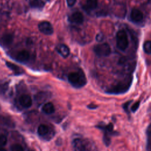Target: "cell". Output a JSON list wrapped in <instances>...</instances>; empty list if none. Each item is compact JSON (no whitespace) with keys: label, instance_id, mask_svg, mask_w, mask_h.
<instances>
[{"label":"cell","instance_id":"obj_1","mask_svg":"<svg viewBox=\"0 0 151 151\" xmlns=\"http://www.w3.org/2000/svg\"><path fill=\"white\" fill-rule=\"evenodd\" d=\"M132 82L131 75H127L122 80L118 81L117 83L109 87L106 92L109 94H119L126 92L130 88Z\"/></svg>","mask_w":151,"mask_h":151},{"label":"cell","instance_id":"obj_2","mask_svg":"<svg viewBox=\"0 0 151 151\" xmlns=\"http://www.w3.org/2000/svg\"><path fill=\"white\" fill-rule=\"evenodd\" d=\"M69 83L74 87L80 88L87 83V79L85 74L81 70L72 72L68 76Z\"/></svg>","mask_w":151,"mask_h":151},{"label":"cell","instance_id":"obj_3","mask_svg":"<svg viewBox=\"0 0 151 151\" xmlns=\"http://www.w3.org/2000/svg\"><path fill=\"white\" fill-rule=\"evenodd\" d=\"M129 45V41L126 32L124 30H119L116 34V45L121 51L126 50Z\"/></svg>","mask_w":151,"mask_h":151},{"label":"cell","instance_id":"obj_4","mask_svg":"<svg viewBox=\"0 0 151 151\" xmlns=\"http://www.w3.org/2000/svg\"><path fill=\"white\" fill-rule=\"evenodd\" d=\"M94 52L99 57H107L111 53L110 45L107 43L99 44L94 46Z\"/></svg>","mask_w":151,"mask_h":151},{"label":"cell","instance_id":"obj_5","mask_svg":"<svg viewBox=\"0 0 151 151\" xmlns=\"http://www.w3.org/2000/svg\"><path fill=\"white\" fill-rule=\"evenodd\" d=\"M39 30L45 35H51L53 32V27L50 22L48 21H42L38 24Z\"/></svg>","mask_w":151,"mask_h":151},{"label":"cell","instance_id":"obj_6","mask_svg":"<svg viewBox=\"0 0 151 151\" xmlns=\"http://www.w3.org/2000/svg\"><path fill=\"white\" fill-rule=\"evenodd\" d=\"M68 20L71 23L76 24H81L84 21V16L80 12L76 11L71 14L68 17Z\"/></svg>","mask_w":151,"mask_h":151},{"label":"cell","instance_id":"obj_7","mask_svg":"<svg viewBox=\"0 0 151 151\" xmlns=\"http://www.w3.org/2000/svg\"><path fill=\"white\" fill-rule=\"evenodd\" d=\"M143 18V13L138 9H133L130 12V19L134 22H139Z\"/></svg>","mask_w":151,"mask_h":151},{"label":"cell","instance_id":"obj_8","mask_svg":"<svg viewBox=\"0 0 151 151\" xmlns=\"http://www.w3.org/2000/svg\"><path fill=\"white\" fill-rule=\"evenodd\" d=\"M19 104L25 108L30 107L32 104V99L30 96L28 94H22L19 99Z\"/></svg>","mask_w":151,"mask_h":151},{"label":"cell","instance_id":"obj_9","mask_svg":"<svg viewBox=\"0 0 151 151\" xmlns=\"http://www.w3.org/2000/svg\"><path fill=\"white\" fill-rule=\"evenodd\" d=\"M56 50L63 57L67 58L70 54V49L65 44H60L56 47Z\"/></svg>","mask_w":151,"mask_h":151},{"label":"cell","instance_id":"obj_10","mask_svg":"<svg viewBox=\"0 0 151 151\" xmlns=\"http://www.w3.org/2000/svg\"><path fill=\"white\" fill-rule=\"evenodd\" d=\"M30 57L29 53L26 50H22L19 51L16 55V59L19 62H26Z\"/></svg>","mask_w":151,"mask_h":151},{"label":"cell","instance_id":"obj_11","mask_svg":"<svg viewBox=\"0 0 151 151\" xmlns=\"http://www.w3.org/2000/svg\"><path fill=\"white\" fill-rule=\"evenodd\" d=\"M13 39H14L13 35L10 33H7L2 35V37L0 39V41L1 42H2L3 45H8L12 42Z\"/></svg>","mask_w":151,"mask_h":151},{"label":"cell","instance_id":"obj_12","mask_svg":"<svg viewBox=\"0 0 151 151\" xmlns=\"http://www.w3.org/2000/svg\"><path fill=\"white\" fill-rule=\"evenodd\" d=\"M42 110L45 114H50L54 112L55 108H54V106L52 103L48 102V103H45L43 105V106L42 107Z\"/></svg>","mask_w":151,"mask_h":151},{"label":"cell","instance_id":"obj_13","mask_svg":"<svg viewBox=\"0 0 151 151\" xmlns=\"http://www.w3.org/2000/svg\"><path fill=\"white\" fill-rule=\"evenodd\" d=\"M97 0H87L84 5V8L87 10H93L97 6Z\"/></svg>","mask_w":151,"mask_h":151},{"label":"cell","instance_id":"obj_14","mask_svg":"<svg viewBox=\"0 0 151 151\" xmlns=\"http://www.w3.org/2000/svg\"><path fill=\"white\" fill-rule=\"evenodd\" d=\"M49 127L46 124H40L37 129L38 134L41 136H44L49 132Z\"/></svg>","mask_w":151,"mask_h":151},{"label":"cell","instance_id":"obj_15","mask_svg":"<svg viewBox=\"0 0 151 151\" xmlns=\"http://www.w3.org/2000/svg\"><path fill=\"white\" fill-rule=\"evenodd\" d=\"M29 4L34 8H41L44 6V2L42 0H29Z\"/></svg>","mask_w":151,"mask_h":151},{"label":"cell","instance_id":"obj_16","mask_svg":"<svg viewBox=\"0 0 151 151\" xmlns=\"http://www.w3.org/2000/svg\"><path fill=\"white\" fill-rule=\"evenodd\" d=\"M6 65L8 68H9L11 70H12L15 73H21V68L19 67L18 65H15L14 63H12L9 62V61H6Z\"/></svg>","mask_w":151,"mask_h":151},{"label":"cell","instance_id":"obj_17","mask_svg":"<svg viewBox=\"0 0 151 151\" xmlns=\"http://www.w3.org/2000/svg\"><path fill=\"white\" fill-rule=\"evenodd\" d=\"M143 48L145 53L151 54V41L148 40L145 41L143 44Z\"/></svg>","mask_w":151,"mask_h":151},{"label":"cell","instance_id":"obj_18","mask_svg":"<svg viewBox=\"0 0 151 151\" xmlns=\"http://www.w3.org/2000/svg\"><path fill=\"white\" fill-rule=\"evenodd\" d=\"M11 151H25L23 147L18 143L12 145L11 146Z\"/></svg>","mask_w":151,"mask_h":151},{"label":"cell","instance_id":"obj_19","mask_svg":"<svg viewBox=\"0 0 151 151\" xmlns=\"http://www.w3.org/2000/svg\"><path fill=\"white\" fill-rule=\"evenodd\" d=\"M7 142V137L4 134L0 135V147L4 146Z\"/></svg>","mask_w":151,"mask_h":151},{"label":"cell","instance_id":"obj_20","mask_svg":"<svg viewBox=\"0 0 151 151\" xmlns=\"http://www.w3.org/2000/svg\"><path fill=\"white\" fill-rule=\"evenodd\" d=\"M140 106V102L139 101H137L135 103H134L132 106V108H131V110L133 112H135L139 108Z\"/></svg>","mask_w":151,"mask_h":151},{"label":"cell","instance_id":"obj_21","mask_svg":"<svg viewBox=\"0 0 151 151\" xmlns=\"http://www.w3.org/2000/svg\"><path fill=\"white\" fill-rule=\"evenodd\" d=\"M131 101H127L126 103H125L123 105V107L124 110L126 112H127V113H129V111H128V107H129V104H130Z\"/></svg>","mask_w":151,"mask_h":151},{"label":"cell","instance_id":"obj_22","mask_svg":"<svg viewBox=\"0 0 151 151\" xmlns=\"http://www.w3.org/2000/svg\"><path fill=\"white\" fill-rule=\"evenodd\" d=\"M76 2V0H67V3L68 6L71 7L74 5Z\"/></svg>","mask_w":151,"mask_h":151},{"label":"cell","instance_id":"obj_23","mask_svg":"<svg viewBox=\"0 0 151 151\" xmlns=\"http://www.w3.org/2000/svg\"><path fill=\"white\" fill-rule=\"evenodd\" d=\"M103 38H104L103 35L101 33H99L96 36V40L99 42H100L103 40Z\"/></svg>","mask_w":151,"mask_h":151},{"label":"cell","instance_id":"obj_24","mask_svg":"<svg viewBox=\"0 0 151 151\" xmlns=\"http://www.w3.org/2000/svg\"><path fill=\"white\" fill-rule=\"evenodd\" d=\"M87 107H88L89 109H96V108L97 107V105H95V104H90L88 105Z\"/></svg>","mask_w":151,"mask_h":151},{"label":"cell","instance_id":"obj_25","mask_svg":"<svg viewBox=\"0 0 151 151\" xmlns=\"http://www.w3.org/2000/svg\"><path fill=\"white\" fill-rule=\"evenodd\" d=\"M0 151H6V150L3 148H0Z\"/></svg>","mask_w":151,"mask_h":151},{"label":"cell","instance_id":"obj_26","mask_svg":"<svg viewBox=\"0 0 151 151\" xmlns=\"http://www.w3.org/2000/svg\"><path fill=\"white\" fill-rule=\"evenodd\" d=\"M28 151H34V150H32V149H30V150H28Z\"/></svg>","mask_w":151,"mask_h":151}]
</instances>
